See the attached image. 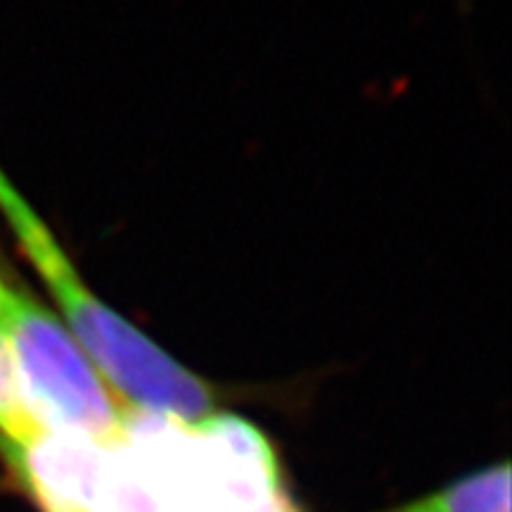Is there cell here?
Here are the masks:
<instances>
[{"label": "cell", "instance_id": "cell-1", "mask_svg": "<svg viewBox=\"0 0 512 512\" xmlns=\"http://www.w3.org/2000/svg\"><path fill=\"white\" fill-rule=\"evenodd\" d=\"M0 216L46 290L53 294L62 311V325L72 332L105 382L124 396L128 408L164 415L185 427L200 425L216 413L214 389L200 375L181 366L155 339L143 335L95 297L55 240L53 230L17 190L3 166Z\"/></svg>", "mask_w": 512, "mask_h": 512}, {"label": "cell", "instance_id": "cell-2", "mask_svg": "<svg viewBox=\"0 0 512 512\" xmlns=\"http://www.w3.org/2000/svg\"><path fill=\"white\" fill-rule=\"evenodd\" d=\"M0 335L8 344L36 425L117 446L126 406L114 399L72 332L0 275Z\"/></svg>", "mask_w": 512, "mask_h": 512}, {"label": "cell", "instance_id": "cell-3", "mask_svg": "<svg viewBox=\"0 0 512 512\" xmlns=\"http://www.w3.org/2000/svg\"><path fill=\"white\" fill-rule=\"evenodd\" d=\"M0 456L41 512H102L114 472V446L67 432L0 441Z\"/></svg>", "mask_w": 512, "mask_h": 512}, {"label": "cell", "instance_id": "cell-4", "mask_svg": "<svg viewBox=\"0 0 512 512\" xmlns=\"http://www.w3.org/2000/svg\"><path fill=\"white\" fill-rule=\"evenodd\" d=\"M190 430L209 512H254L283 498L278 460L254 425L214 413Z\"/></svg>", "mask_w": 512, "mask_h": 512}, {"label": "cell", "instance_id": "cell-5", "mask_svg": "<svg viewBox=\"0 0 512 512\" xmlns=\"http://www.w3.org/2000/svg\"><path fill=\"white\" fill-rule=\"evenodd\" d=\"M384 512H510V465L498 463Z\"/></svg>", "mask_w": 512, "mask_h": 512}, {"label": "cell", "instance_id": "cell-6", "mask_svg": "<svg viewBox=\"0 0 512 512\" xmlns=\"http://www.w3.org/2000/svg\"><path fill=\"white\" fill-rule=\"evenodd\" d=\"M41 430L29 411L15 358L0 335V441H24Z\"/></svg>", "mask_w": 512, "mask_h": 512}]
</instances>
